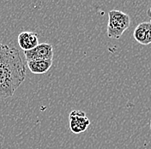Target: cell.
<instances>
[{
  "mask_svg": "<svg viewBox=\"0 0 151 149\" xmlns=\"http://www.w3.org/2000/svg\"><path fill=\"white\" fill-rule=\"evenodd\" d=\"M150 130H151V119H150Z\"/></svg>",
  "mask_w": 151,
  "mask_h": 149,
  "instance_id": "obj_9",
  "label": "cell"
},
{
  "mask_svg": "<svg viewBox=\"0 0 151 149\" xmlns=\"http://www.w3.org/2000/svg\"><path fill=\"white\" fill-rule=\"evenodd\" d=\"M26 79V66L17 49L0 44V99L12 97Z\"/></svg>",
  "mask_w": 151,
  "mask_h": 149,
  "instance_id": "obj_1",
  "label": "cell"
},
{
  "mask_svg": "<svg viewBox=\"0 0 151 149\" xmlns=\"http://www.w3.org/2000/svg\"><path fill=\"white\" fill-rule=\"evenodd\" d=\"M52 60H34L28 62V67L33 74H45L51 69Z\"/></svg>",
  "mask_w": 151,
  "mask_h": 149,
  "instance_id": "obj_7",
  "label": "cell"
},
{
  "mask_svg": "<svg viewBox=\"0 0 151 149\" xmlns=\"http://www.w3.org/2000/svg\"><path fill=\"white\" fill-rule=\"evenodd\" d=\"M133 37L141 45L151 44V22H142L137 25L134 30Z\"/></svg>",
  "mask_w": 151,
  "mask_h": 149,
  "instance_id": "obj_5",
  "label": "cell"
},
{
  "mask_svg": "<svg viewBox=\"0 0 151 149\" xmlns=\"http://www.w3.org/2000/svg\"><path fill=\"white\" fill-rule=\"evenodd\" d=\"M90 125V120L83 111L74 110L69 115L70 130L74 134H81L87 130Z\"/></svg>",
  "mask_w": 151,
  "mask_h": 149,
  "instance_id": "obj_3",
  "label": "cell"
},
{
  "mask_svg": "<svg viewBox=\"0 0 151 149\" xmlns=\"http://www.w3.org/2000/svg\"><path fill=\"white\" fill-rule=\"evenodd\" d=\"M18 44L24 52L34 49L39 45L38 34L35 32H22L18 35Z\"/></svg>",
  "mask_w": 151,
  "mask_h": 149,
  "instance_id": "obj_6",
  "label": "cell"
},
{
  "mask_svg": "<svg viewBox=\"0 0 151 149\" xmlns=\"http://www.w3.org/2000/svg\"><path fill=\"white\" fill-rule=\"evenodd\" d=\"M24 56L27 62L34 60H52L53 48L52 46L47 43L39 44L32 50L25 51Z\"/></svg>",
  "mask_w": 151,
  "mask_h": 149,
  "instance_id": "obj_4",
  "label": "cell"
},
{
  "mask_svg": "<svg viewBox=\"0 0 151 149\" xmlns=\"http://www.w3.org/2000/svg\"><path fill=\"white\" fill-rule=\"evenodd\" d=\"M131 23L130 16L122 11L113 9L108 13L107 36L119 39L124 32L129 28Z\"/></svg>",
  "mask_w": 151,
  "mask_h": 149,
  "instance_id": "obj_2",
  "label": "cell"
},
{
  "mask_svg": "<svg viewBox=\"0 0 151 149\" xmlns=\"http://www.w3.org/2000/svg\"><path fill=\"white\" fill-rule=\"evenodd\" d=\"M150 18H151V9H150Z\"/></svg>",
  "mask_w": 151,
  "mask_h": 149,
  "instance_id": "obj_8",
  "label": "cell"
}]
</instances>
